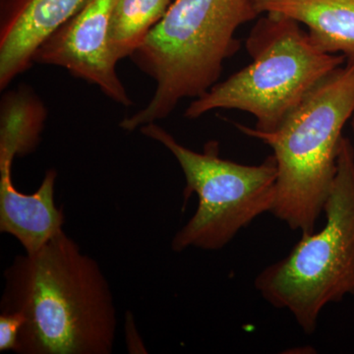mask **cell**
Instances as JSON below:
<instances>
[{
  "label": "cell",
  "mask_w": 354,
  "mask_h": 354,
  "mask_svg": "<svg viewBox=\"0 0 354 354\" xmlns=\"http://www.w3.org/2000/svg\"><path fill=\"white\" fill-rule=\"evenodd\" d=\"M86 0H0V88L34 64L44 39Z\"/></svg>",
  "instance_id": "obj_8"
},
{
  "label": "cell",
  "mask_w": 354,
  "mask_h": 354,
  "mask_svg": "<svg viewBox=\"0 0 354 354\" xmlns=\"http://www.w3.org/2000/svg\"><path fill=\"white\" fill-rule=\"evenodd\" d=\"M174 0H116L109 44L118 62L130 57L164 18Z\"/></svg>",
  "instance_id": "obj_12"
},
{
  "label": "cell",
  "mask_w": 354,
  "mask_h": 354,
  "mask_svg": "<svg viewBox=\"0 0 354 354\" xmlns=\"http://www.w3.org/2000/svg\"><path fill=\"white\" fill-rule=\"evenodd\" d=\"M351 129H353V138H354V111H353V116H351ZM353 146H354V144H353Z\"/></svg>",
  "instance_id": "obj_14"
},
{
  "label": "cell",
  "mask_w": 354,
  "mask_h": 354,
  "mask_svg": "<svg viewBox=\"0 0 354 354\" xmlns=\"http://www.w3.org/2000/svg\"><path fill=\"white\" fill-rule=\"evenodd\" d=\"M140 131L176 158L186 181L184 203L192 193L199 201L194 215L174 235L172 250H220L258 216L271 213L278 176L274 156L260 165H241L221 158L216 141L208 142L199 153L179 143L157 123L144 125Z\"/></svg>",
  "instance_id": "obj_6"
},
{
  "label": "cell",
  "mask_w": 354,
  "mask_h": 354,
  "mask_svg": "<svg viewBox=\"0 0 354 354\" xmlns=\"http://www.w3.org/2000/svg\"><path fill=\"white\" fill-rule=\"evenodd\" d=\"M262 14H278L307 28L310 38L330 55L354 58V0H253Z\"/></svg>",
  "instance_id": "obj_10"
},
{
  "label": "cell",
  "mask_w": 354,
  "mask_h": 354,
  "mask_svg": "<svg viewBox=\"0 0 354 354\" xmlns=\"http://www.w3.org/2000/svg\"><path fill=\"white\" fill-rule=\"evenodd\" d=\"M1 312L25 318L18 354H109L118 315L99 263L64 232L4 272Z\"/></svg>",
  "instance_id": "obj_1"
},
{
  "label": "cell",
  "mask_w": 354,
  "mask_h": 354,
  "mask_svg": "<svg viewBox=\"0 0 354 354\" xmlns=\"http://www.w3.org/2000/svg\"><path fill=\"white\" fill-rule=\"evenodd\" d=\"M253 0H174L131 55L156 81L146 108L121 121L134 131L165 120L184 99H197L220 80L223 64L239 50L242 25L260 17Z\"/></svg>",
  "instance_id": "obj_2"
},
{
  "label": "cell",
  "mask_w": 354,
  "mask_h": 354,
  "mask_svg": "<svg viewBox=\"0 0 354 354\" xmlns=\"http://www.w3.org/2000/svg\"><path fill=\"white\" fill-rule=\"evenodd\" d=\"M25 318L18 312L0 314V351H15Z\"/></svg>",
  "instance_id": "obj_13"
},
{
  "label": "cell",
  "mask_w": 354,
  "mask_h": 354,
  "mask_svg": "<svg viewBox=\"0 0 354 354\" xmlns=\"http://www.w3.org/2000/svg\"><path fill=\"white\" fill-rule=\"evenodd\" d=\"M57 174L48 169L32 194L19 192L12 180V162H0V232L12 235L35 253L64 232V211L55 203Z\"/></svg>",
  "instance_id": "obj_9"
},
{
  "label": "cell",
  "mask_w": 354,
  "mask_h": 354,
  "mask_svg": "<svg viewBox=\"0 0 354 354\" xmlns=\"http://www.w3.org/2000/svg\"><path fill=\"white\" fill-rule=\"evenodd\" d=\"M261 16L246 39L251 64L193 100L186 118L236 109L252 114L258 131H274L317 84L346 62L320 50L297 21Z\"/></svg>",
  "instance_id": "obj_4"
},
{
  "label": "cell",
  "mask_w": 354,
  "mask_h": 354,
  "mask_svg": "<svg viewBox=\"0 0 354 354\" xmlns=\"http://www.w3.org/2000/svg\"><path fill=\"white\" fill-rule=\"evenodd\" d=\"M354 111V58L346 59L307 94L276 130L239 124L271 147L278 176L271 213L292 230L315 232L337 171L342 130Z\"/></svg>",
  "instance_id": "obj_3"
},
{
  "label": "cell",
  "mask_w": 354,
  "mask_h": 354,
  "mask_svg": "<svg viewBox=\"0 0 354 354\" xmlns=\"http://www.w3.org/2000/svg\"><path fill=\"white\" fill-rule=\"evenodd\" d=\"M324 214L319 232L302 234L288 256L255 279L261 297L290 312L307 335L315 332L326 306L354 295V146L346 137Z\"/></svg>",
  "instance_id": "obj_5"
},
{
  "label": "cell",
  "mask_w": 354,
  "mask_h": 354,
  "mask_svg": "<svg viewBox=\"0 0 354 354\" xmlns=\"http://www.w3.org/2000/svg\"><path fill=\"white\" fill-rule=\"evenodd\" d=\"M116 0H86L81 8L53 34L34 55V64L66 69L71 75L97 86L121 106H132L118 75L109 44V24Z\"/></svg>",
  "instance_id": "obj_7"
},
{
  "label": "cell",
  "mask_w": 354,
  "mask_h": 354,
  "mask_svg": "<svg viewBox=\"0 0 354 354\" xmlns=\"http://www.w3.org/2000/svg\"><path fill=\"white\" fill-rule=\"evenodd\" d=\"M46 106L28 88L7 92L0 108V162H13L36 151L46 122Z\"/></svg>",
  "instance_id": "obj_11"
}]
</instances>
